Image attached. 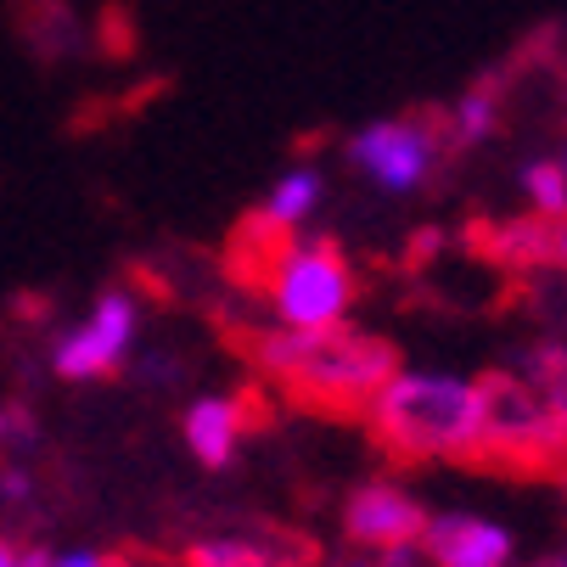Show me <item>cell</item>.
I'll use <instances>...</instances> for the list:
<instances>
[{"mask_svg":"<svg viewBox=\"0 0 567 567\" xmlns=\"http://www.w3.org/2000/svg\"><path fill=\"white\" fill-rule=\"evenodd\" d=\"M422 556L433 567H506L512 528H501L495 517H472V512H439L427 517Z\"/></svg>","mask_w":567,"mask_h":567,"instance_id":"cell-8","label":"cell"},{"mask_svg":"<svg viewBox=\"0 0 567 567\" xmlns=\"http://www.w3.org/2000/svg\"><path fill=\"white\" fill-rule=\"evenodd\" d=\"M561 567H567V561H561Z\"/></svg>","mask_w":567,"mask_h":567,"instance_id":"cell-20","label":"cell"},{"mask_svg":"<svg viewBox=\"0 0 567 567\" xmlns=\"http://www.w3.org/2000/svg\"><path fill=\"white\" fill-rule=\"evenodd\" d=\"M51 567H113V556H102V550H62Z\"/></svg>","mask_w":567,"mask_h":567,"instance_id":"cell-16","label":"cell"},{"mask_svg":"<svg viewBox=\"0 0 567 567\" xmlns=\"http://www.w3.org/2000/svg\"><path fill=\"white\" fill-rule=\"evenodd\" d=\"M113 567H124V561H113Z\"/></svg>","mask_w":567,"mask_h":567,"instance_id":"cell-19","label":"cell"},{"mask_svg":"<svg viewBox=\"0 0 567 567\" xmlns=\"http://www.w3.org/2000/svg\"><path fill=\"white\" fill-rule=\"evenodd\" d=\"M495 124H501V96H495L489 85L466 91V96L455 102V113H450V141H455V146H477V141L495 135Z\"/></svg>","mask_w":567,"mask_h":567,"instance_id":"cell-12","label":"cell"},{"mask_svg":"<svg viewBox=\"0 0 567 567\" xmlns=\"http://www.w3.org/2000/svg\"><path fill=\"white\" fill-rule=\"evenodd\" d=\"M545 399H550V411H556V422H561V433H567V371L550 382V393H545Z\"/></svg>","mask_w":567,"mask_h":567,"instance_id":"cell-17","label":"cell"},{"mask_svg":"<svg viewBox=\"0 0 567 567\" xmlns=\"http://www.w3.org/2000/svg\"><path fill=\"white\" fill-rule=\"evenodd\" d=\"M377 439L399 455H472L489 444V382L450 371H393L371 399Z\"/></svg>","mask_w":567,"mask_h":567,"instance_id":"cell-1","label":"cell"},{"mask_svg":"<svg viewBox=\"0 0 567 567\" xmlns=\"http://www.w3.org/2000/svg\"><path fill=\"white\" fill-rule=\"evenodd\" d=\"M141 338V303L130 287H107L79 327H68L56 343H51V371L62 382H102L124 365V354L135 349Z\"/></svg>","mask_w":567,"mask_h":567,"instance_id":"cell-5","label":"cell"},{"mask_svg":"<svg viewBox=\"0 0 567 567\" xmlns=\"http://www.w3.org/2000/svg\"><path fill=\"white\" fill-rule=\"evenodd\" d=\"M265 287L287 332H343V315L354 309V270L332 241H287L265 265Z\"/></svg>","mask_w":567,"mask_h":567,"instance_id":"cell-3","label":"cell"},{"mask_svg":"<svg viewBox=\"0 0 567 567\" xmlns=\"http://www.w3.org/2000/svg\"><path fill=\"white\" fill-rule=\"evenodd\" d=\"M192 567H270V556L254 539H214L192 550Z\"/></svg>","mask_w":567,"mask_h":567,"instance_id":"cell-13","label":"cell"},{"mask_svg":"<svg viewBox=\"0 0 567 567\" xmlns=\"http://www.w3.org/2000/svg\"><path fill=\"white\" fill-rule=\"evenodd\" d=\"M320 197H327V175H320L315 164H292V169H281V175L270 181V192H265V203H259L254 219H259L270 236L292 241V236L320 214Z\"/></svg>","mask_w":567,"mask_h":567,"instance_id":"cell-10","label":"cell"},{"mask_svg":"<svg viewBox=\"0 0 567 567\" xmlns=\"http://www.w3.org/2000/svg\"><path fill=\"white\" fill-rule=\"evenodd\" d=\"M343 534L365 550H399V545H422L427 534V512L411 489L399 483H360L343 506Z\"/></svg>","mask_w":567,"mask_h":567,"instance_id":"cell-6","label":"cell"},{"mask_svg":"<svg viewBox=\"0 0 567 567\" xmlns=\"http://www.w3.org/2000/svg\"><path fill=\"white\" fill-rule=\"evenodd\" d=\"M241 427H248V416H241L236 393H203V399L186 404V416H181V439H186V450L203 466H230V455L241 444Z\"/></svg>","mask_w":567,"mask_h":567,"instance_id":"cell-9","label":"cell"},{"mask_svg":"<svg viewBox=\"0 0 567 567\" xmlns=\"http://www.w3.org/2000/svg\"><path fill=\"white\" fill-rule=\"evenodd\" d=\"M29 433H34V422L23 404H0V444H23Z\"/></svg>","mask_w":567,"mask_h":567,"instance_id":"cell-14","label":"cell"},{"mask_svg":"<svg viewBox=\"0 0 567 567\" xmlns=\"http://www.w3.org/2000/svg\"><path fill=\"white\" fill-rule=\"evenodd\" d=\"M259 365L327 404H371L388 377H393V349L377 338H354V332H265L254 343Z\"/></svg>","mask_w":567,"mask_h":567,"instance_id":"cell-2","label":"cell"},{"mask_svg":"<svg viewBox=\"0 0 567 567\" xmlns=\"http://www.w3.org/2000/svg\"><path fill=\"white\" fill-rule=\"evenodd\" d=\"M439 152H444V130L427 113H399V118H377L360 124L349 135V169L388 192V197H411L433 169H439Z\"/></svg>","mask_w":567,"mask_h":567,"instance_id":"cell-4","label":"cell"},{"mask_svg":"<svg viewBox=\"0 0 567 567\" xmlns=\"http://www.w3.org/2000/svg\"><path fill=\"white\" fill-rule=\"evenodd\" d=\"M550 254L567 265V219H556V225H550Z\"/></svg>","mask_w":567,"mask_h":567,"instance_id":"cell-18","label":"cell"},{"mask_svg":"<svg viewBox=\"0 0 567 567\" xmlns=\"http://www.w3.org/2000/svg\"><path fill=\"white\" fill-rule=\"evenodd\" d=\"M561 444H567V433L550 411V399L523 393L517 382H489V444L483 450L534 461V455H556Z\"/></svg>","mask_w":567,"mask_h":567,"instance_id":"cell-7","label":"cell"},{"mask_svg":"<svg viewBox=\"0 0 567 567\" xmlns=\"http://www.w3.org/2000/svg\"><path fill=\"white\" fill-rule=\"evenodd\" d=\"M51 561H56V556H45V550H29V556H23L12 539H0V567H51Z\"/></svg>","mask_w":567,"mask_h":567,"instance_id":"cell-15","label":"cell"},{"mask_svg":"<svg viewBox=\"0 0 567 567\" xmlns=\"http://www.w3.org/2000/svg\"><path fill=\"white\" fill-rule=\"evenodd\" d=\"M523 197L534 203L539 219H567V157H534L523 169Z\"/></svg>","mask_w":567,"mask_h":567,"instance_id":"cell-11","label":"cell"}]
</instances>
